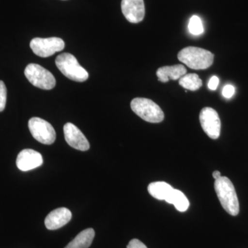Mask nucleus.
<instances>
[{
  "mask_svg": "<svg viewBox=\"0 0 248 248\" xmlns=\"http://www.w3.org/2000/svg\"><path fill=\"white\" fill-rule=\"evenodd\" d=\"M72 218V213L66 208L55 209L47 215L45 226L50 231H55L67 224Z\"/></svg>",
  "mask_w": 248,
  "mask_h": 248,
  "instance_id": "12",
  "label": "nucleus"
},
{
  "mask_svg": "<svg viewBox=\"0 0 248 248\" xmlns=\"http://www.w3.org/2000/svg\"><path fill=\"white\" fill-rule=\"evenodd\" d=\"M121 6L124 17L129 22L138 24L145 17L143 0H122Z\"/></svg>",
  "mask_w": 248,
  "mask_h": 248,
  "instance_id": "10",
  "label": "nucleus"
},
{
  "mask_svg": "<svg viewBox=\"0 0 248 248\" xmlns=\"http://www.w3.org/2000/svg\"><path fill=\"white\" fill-rule=\"evenodd\" d=\"M26 78L35 87L51 90L56 85L55 77L48 70L37 63H30L24 71Z\"/></svg>",
  "mask_w": 248,
  "mask_h": 248,
  "instance_id": "5",
  "label": "nucleus"
},
{
  "mask_svg": "<svg viewBox=\"0 0 248 248\" xmlns=\"http://www.w3.org/2000/svg\"><path fill=\"white\" fill-rule=\"evenodd\" d=\"M222 94H223V97L227 98V99H230V98H231L234 95V86H232V85H226V86L223 88Z\"/></svg>",
  "mask_w": 248,
  "mask_h": 248,
  "instance_id": "20",
  "label": "nucleus"
},
{
  "mask_svg": "<svg viewBox=\"0 0 248 248\" xmlns=\"http://www.w3.org/2000/svg\"><path fill=\"white\" fill-rule=\"evenodd\" d=\"M132 110L142 120L150 123H160L164 119V113L161 108L146 98L137 97L130 104Z\"/></svg>",
  "mask_w": 248,
  "mask_h": 248,
  "instance_id": "4",
  "label": "nucleus"
},
{
  "mask_svg": "<svg viewBox=\"0 0 248 248\" xmlns=\"http://www.w3.org/2000/svg\"><path fill=\"white\" fill-rule=\"evenodd\" d=\"M167 203L173 204L179 212H186L189 208L190 203L186 195L180 190L173 188L169 197L166 198Z\"/></svg>",
  "mask_w": 248,
  "mask_h": 248,
  "instance_id": "16",
  "label": "nucleus"
},
{
  "mask_svg": "<svg viewBox=\"0 0 248 248\" xmlns=\"http://www.w3.org/2000/svg\"><path fill=\"white\" fill-rule=\"evenodd\" d=\"M179 85L183 88L190 91H197L202 87L203 82L198 75L195 73L186 74L179 79Z\"/></svg>",
  "mask_w": 248,
  "mask_h": 248,
  "instance_id": "17",
  "label": "nucleus"
},
{
  "mask_svg": "<svg viewBox=\"0 0 248 248\" xmlns=\"http://www.w3.org/2000/svg\"><path fill=\"white\" fill-rule=\"evenodd\" d=\"M172 190V186L164 182H153L148 187L150 195L158 200H166Z\"/></svg>",
  "mask_w": 248,
  "mask_h": 248,
  "instance_id": "15",
  "label": "nucleus"
},
{
  "mask_svg": "<svg viewBox=\"0 0 248 248\" xmlns=\"http://www.w3.org/2000/svg\"><path fill=\"white\" fill-rule=\"evenodd\" d=\"M213 177L214 179H215V180L219 179V178L221 177V172H220L218 170L214 171L213 173Z\"/></svg>",
  "mask_w": 248,
  "mask_h": 248,
  "instance_id": "23",
  "label": "nucleus"
},
{
  "mask_svg": "<svg viewBox=\"0 0 248 248\" xmlns=\"http://www.w3.org/2000/svg\"><path fill=\"white\" fill-rule=\"evenodd\" d=\"M127 248H148L146 245L142 243L140 240L134 239L129 242Z\"/></svg>",
  "mask_w": 248,
  "mask_h": 248,
  "instance_id": "21",
  "label": "nucleus"
},
{
  "mask_svg": "<svg viewBox=\"0 0 248 248\" xmlns=\"http://www.w3.org/2000/svg\"><path fill=\"white\" fill-rule=\"evenodd\" d=\"M214 58L211 52L198 47H186L178 53L179 61L194 70L207 69L213 65Z\"/></svg>",
  "mask_w": 248,
  "mask_h": 248,
  "instance_id": "2",
  "label": "nucleus"
},
{
  "mask_svg": "<svg viewBox=\"0 0 248 248\" xmlns=\"http://www.w3.org/2000/svg\"><path fill=\"white\" fill-rule=\"evenodd\" d=\"M29 128L32 136L43 144H52L56 140V133L53 125L40 117L31 118Z\"/></svg>",
  "mask_w": 248,
  "mask_h": 248,
  "instance_id": "6",
  "label": "nucleus"
},
{
  "mask_svg": "<svg viewBox=\"0 0 248 248\" xmlns=\"http://www.w3.org/2000/svg\"><path fill=\"white\" fill-rule=\"evenodd\" d=\"M32 52L41 58H48L58 52L62 51L65 47L63 40L59 37L32 39L30 43Z\"/></svg>",
  "mask_w": 248,
  "mask_h": 248,
  "instance_id": "7",
  "label": "nucleus"
},
{
  "mask_svg": "<svg viewBox=\"0 0 248 248\" xmlns=\"http://www.w3.org/2000/svg\"><path fill=\"white\" fill-rule=\"evenodd\" d=\"M58 69L68 79L78 82H83L89 79V73L79 64L74 55L62 53L55 60Z\"/></svg>",
  "mask_w": 248,
  "mask_h": 248,
  "instance_id": "3",
  "label": "nucleus"
},
{
  "mask_svg": "<svg viewBox=\"0 0 248 248\" xmlns=\"http://www.w3.org/2000/svg\"><path fill=\"white\" fill-rule=\"evenodd\" d=\"M42 155L32 149H24L18 155L16 164L18 169L23 172L31 170L43 164Z\"/></svg>",
  "mask_w": 248,
  "mask_h": 248,
  "instance_id": "11",
  "label": "nucleus"
},
{
  "mask_svg": "<svg viewBox=\"0 0 248 248\" xmlns=\"http://www.w3.org/2000/svg\"><path fill=\"white\" fill-rule=\"evenodd\" d=\"M215 190L223 209L232 216L239 213V202L234 186L226 177L215 180Z\"/></svg>",
  "mask_w": 248,
  "mask_h": 248,
  "instance_id": "1",
  "label": "nucleus"
},
{
  "mask_svg": "<svg viewBox=\"0 0 248 248\" xmlns=\"http://www.w3.org/2000/svg\"><path fill=\"white\" fill-rule=\"evenodd\" d=\"M7 90L2 81H0V112H2L6 107Z\"/></svg>",
  "mask_w": 248,
  "mask_h": 248,
  "instance_id": "19",
  "label": "nucleus"
},
{
  "mask_svg": "<svg viewBox=\"0 0 248 248\" xmlns=\"http://www.w3.org/2000/svg\"><path fill=\"white\" fill-rule=\"evenodd\" d=\"M200 120L203 131L209 138L217 140L221 133V120L215 109L210 107L203 108L200 112Z\"/></svg>",
  "mask_w": 248,
  "mask_h": 248,
  "instance_id": "8",
  "label": "nucleus"
},
{
  "mask_svg": "<svg viewBox=\"0 0 248 248\" xmlns=\"http://www.w3.org/2000/svg\"><path fill=\"white\" fill-rule=\"evenodd\" d=\"M94 234L93 228L84 230L64 248H89L92 244Z\"/></svg>",
  "mask_w": 248,
  "mask_h": 248,
  "instance_id": "14",
  "label": "nucleus"
},
{
  "mask_svg": "<svg viewBox=\"0 0 248 248\" xmlns=\"http://www.w3.org/2000/svg\"><path fill=\"white\" fill-rule=\"evenodd\" d=\"M188 30L192 35H200L203 33L204 28L201 18L197 16H193L190 18L188 24Z\"/></svg>",
  "mask_w": 248,
  "mask_h": 248,
  "instance_id": "18",
  "label": "nucleus"
},
{
  "mask_svg": "<svg viewBox=\"0 0 248 248\" xmlns=\"http://www.w3.org/2000/svg\"><path fill=\"white\" fill-rule=\"evenodd\" d=\"M65 140L72 148L78 151H86L89 150L90 143L82 132L76 125L67 123L63 126Z\"/></svg>",
  "mask_w": 248,
  "mask_h": 248,
  "instance_id": "9",
  "label": "nucleus"
},
{
  "mask_svg": "<svg viewBox=\"0 0 248 248\" xmlns=\"http://www.w3.org/2000/svg\"><path fill=\"white\" fill-rule=\"evenodd\" d=\"M219 84V79L217 76L212 77L208 83V88L212 91H215Z\"/></svg>",
  "mask_w": 248,
  "mask_h": 248,
  "instance_id": "22",
  "label": "nucleus"
},
{
  "mask_svg": "<svg viewBox=\"0 0 248 248\" xmlns=\"http://www.w3.org/2000/svg\"><path fill=\"white\" fill-rule=\"evenodd\" d=\"M187 73L186 67L182 64L166 66L159 68L156 71L158 80L163 83L168 82L169 79L177 80L185 76Z\"/></svg>",
  "mask_w": 248,
  "mask_h": 248,
  "instance_id": "13",
  "label": "nucleus"
}]
</instances>
